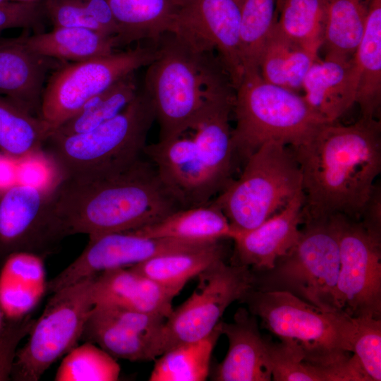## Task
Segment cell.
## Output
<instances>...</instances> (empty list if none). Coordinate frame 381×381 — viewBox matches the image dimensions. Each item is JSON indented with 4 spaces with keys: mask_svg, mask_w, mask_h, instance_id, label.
Masks as SVG:
<instances>
[{
    "mask_svg": "<svg viewBox=\"0 0 381 381\" xmlns=\"http://www.w3.org/2000/svg\"><path fill=\"white\" fill-rule=\"evenodd\" d=\"M220 241L187 250L169 253L128 268L141 274L176 296L187 282L212 264L225 259Z\"/></svg>",
    "mask_w": 381,
    "mask_h": 381,
    "instance_id": "cell-28",
    "label": "cell"
},
{
    "mask_svg": "<svg viewBox=\"0 0 381 381\" xmlns=\"http://www.w3.org/2000/svg\"><path fill=\"white\" fill-rule=\"evenodd\" d=\"M213 242L147 237L131 231L89 236L81 254L48 281L47 291L53 293L107 270L127 268L158 255L191 250Z\"/></svg>",
    "mask_w": 381,
    "mask_h": 381,
    "instance_id": "cell-13",
    "label": "cell"
},
{
    "mask_svg": "<svg viewBox=\"0 0 381 381\" xmlns=\"http://www.w3.org/2000/svg\"><path fill=\"white\" fill-rule=\"evenodd\" d=\"M6 1H8L7 0H0V4L4 3Z\"/></svg>",
    "mask_w": 381,
    "mask_h": 381,
    "instance_id": "cell-49",
    "label": "cell"
},
{
    "mask_svg": "<svg viewBox=\"0 0 381 381\" xmlns=\"http://www.w3.org/2000/svg\"><path fill=\"white\" fill-rule=\"evenodd\" d=\"M267 351L272 380L326 381L320 370L306 361L303 351L295 342L267 339Z\"/></svg>",
    "mask_w": 381,
    "mask_h": 381,
    "instance_id": "cell-39",
    "label": "cell"
},
{
    "mask_svg": "<svg viewBox=\"0 0 381 381\" xmlns=\"http://www.w3.org/2000/svg\"><path fill=\"white\" fill-rule=\"evenodd\" d=\"M241 4V0H186L170 32L194 48L217 52L235 90L243 76Z\"/></svg>",
    "mask_w": 381,
    "mask_h": 381,
    "instance_id": "cell-14",
    "label": "cell"
},
{
    "mask_svg": "<svg viewBox=\"0 0 381 381\" xmlns=\"http://www.w3.org/2000/svg\"><path fill=\"white\" fill-rule=\"evenodd\" d=\"M53 60L30 48L23 35L0 37V96L40 117L45 81Z\"/></svg>",
    "mask_w": 381,
    "mask_h": 381,
    "instance_id": "cell-21",
    "label": "cell"
},
{
    "mask_svg": "<svg viewBox=\"0 0 381 381\" xmlns=\"http://www.w3.org/2000/svg\"><path fill=\"white\" fill-rule=\"evenodd\" d=\"M304 202L302 190L282 210L257 227L236 233L231 238L234 242L231 263L247 266L252 271L272 268L299 237Z\"/></svg>",
    "mask_w": 381,
    "mask_h": 381,
    "instance_id": "cell-17",
    "label": "cell"
},
{
    "mask_svg": "<svg viewBox=\"0 0 381 381\" xmlns=\"http://www.w3.org/2000/svg\"><path fill=\"white\" fill-rule=\"evenodd\" d=\"M318 58V53L286 38L275 22L260 54L259 73L265 81L299 93L306 73Z\"/></svg>",
    "mask_w": 381,
    "mask_h": 381,
    "instance_id": "cell-30",
    "label": "cell"
},
{
    "mask_svg": "<svg viewBox=\"0 0 381 381\" xmlns=\"http://www.w3.org/2000/svg\"><path fill=\"white\" fill-rule=\"evenodd\" d=\"M5 315L0 307V334L1 332V331L3 330L4 329V327L5 325V323L4 322V318Z\"/></svg>",
    "mask_w": 381,
    "mask_h": 381,
    "instance_id": "cell-46",
    "label": "cell"
},
{
    "mask_svg": "<svg viewBox=\"0 0 381 381\" xmlns=\"http://www.w3.org/2000/svg\"><path fill=\"white\" fill-rule=\"evenodd\" d=\"M52 129L40 117L0 96V152L16 161L42 152Z\"/></svg>",
    "mask_w": 381,
    "mask_h": 381,
    "instance_id": "cell-32",
    "label": "cell"
},
{
    "mask_svg": "<svg viewBox=\"0 0 381 381\" xmlns=\"http://www.w3.org/2000/svg\"><path fill=\"white\" fill-rule=\"evenodd\" d=\"M43 4L54 28H85L118 35V25L107 0H43Z\"/></svg>",
    "mask_w": 381,
    "mask_h": 381,
    "instance_id": "cell-37",
    "label": "cell"
},
{
    "mask_svg": "<svg viewBox=\"0 0 381 381\" xmlns=\"http://www.w3.org/2000/svg\"><path fill=\"white\" fill-rule=\"evenodd\" d=\"M352 354L370 381L381 380V318L353 317Z\"/></svg>",
    "mask_w": 381,
    "mask_h": 381,
    "instance_id": "cell-40",
    "label": "cell"
},
{
    "mask_svg": "<svg viewBox=\"0 0 381 381\" xmlns=\"http://www.w3.org/2000/svg\"><path fill=\"white\" fill-rule=\"evenodd\" d=\"M222 334L229 342L224 360L212 373L214 381H270L267 339L259 329L257 317L246 308H239L231 322L221 321Z\"/></svg>",
    "mask_w": 381,
    "mask_h": 381,
    "instance_id": "cell-20",
    "label": "cell"
},
{
    "mask_svg": "<svg viewBox=\"0 0 381 381\" xmlns=\"http://www.w3.org/2000/svg\"><path fill=\"white\" fill-rule=\"evenodd\" d=\"M220 323L205 337L181 344L155 360L150 381H204L210 374L213 349L222 335Z\"/></svg>",
    "mask_w": 381,
    "mask_h": 381,
    "instance_id": "cell-33",
    "label": "cell"
},
{
    "mask_svg": "<svg viewBox=\"0 0 381 381\" xmlns=\"http://www.w3.org/2000/svg\"><path fill=\"white\" fill-rule=\"evenodd\" d=\"M46 20L43 0L0 4V32L16 28L42 32Z\"/></svg>",
    "mask_w": 381,
    "mask_h": 381,
    "instance_id": "cell-41",
    "label": "cell"
},
{
    "mask_svg": "<svg viewBox=\"0 0 381 381\" xmlns=\"http://www.w3.org/2000/svg\"><path fill=\"white\" fill-rule=\"evenodd\" d=\"M48 282L42 255L16 251L8 255L0 270V307L8 320L24 318L47 291Z\"/></svg>",
    "mask_w": 381,
    "mask_h": 381,
    "instance_id": "cell-24",
    "label": "cell"
},
{
    "mask_svg": "<svg viewBox=\"0 0 381 381\" xmlns=\"http://www.w3.org/2000/svg\"><path fill=\"white\" fill-rule=\"evenodd\" d=\"M17 183V161L0 152V195Z\"/></svg>",
    "mask_w": 381,
    "mask_h": 381,
    "instance_id": "cell-45",
    "label": "cell"
},
{
    "mask_svg": "<svg viewBox=\"0 0 381 381\" xmlns=\"http://www.w3.org/2000/svg\"><path fill=\"white\" fill-rule=\"evenodd\" d=\"M233 111L234 154L245 160L269 141L290 147L305 143L328 122L303 95L265 81L259 72L243 75L235 90Z\"/></svg>",
    "mask_w": 381,
    "mask_h": 381,
    "instance_id": "cell-6",
    "label": "cell"
},
{
    "mask_svg": "<svg viewBox=\"0 0 381 381\" xmlns=\"http://www.w3.org/2000/svg\"><path fill=\"white\" fill-rule=\"evenodd\" d=\"M23 38L39 54L71 63L109 54L119 47L116 37L85 28L57 27Z\"/></svg>",
    "mask_w": 381,
    "mask_h": 381,
    "instance_id": "cell-27",
    "label": "cell"
},
{
    "mask_svg": "<svg viewBox=\"0 0 381 381\" xmlns=\"http://www.w3.org/2000/svg\"><path fill=\"white\" fill-rule=\"evenodd\" d=\"M358 72L354 59L315 60L302 85L303 97L328 122L337 121L356 104Z\"/></svg>",
    "mask_w": 381,
    "mask_h": 381,
    "instance_id": "cell-22",
    "label": "cell"
},
{
    "mask_svg": "<svg viewBox=\"0 0 381 381\" xmlns=\"http://www.w3.org/2000/svg\"><path fill=\"white\" fill-rule=\"evenodd\" d=\"M359 221L370 233L381 236V186L375 182Z\"/></svg>",
    "mask_w": 381,
    "mask_h": 381,
    "instance_id": "cell-44",
    "label": "cell"
},
{
    "mask_svg": "<svg viewBox=\"0 0 381 381\" xmlns=\"http://www.w3.org/2000/svg\"><path fill=\"white\" fill-rule=\"evenodd\" d=\"M157 52V42H150L61 66L46 83L40 118L54 130L93 97L136 70L147 66Z\"/></svg>",
    "mask_w": 381,
    "mask_h": 381,
    "instance_id": "cell-10",
    "label": "cell"
},
{
    "mask_svg": "<svg viewBox=\"0 0 381 381\" xmlns=\"http://www.w3.org/2000/svg\"><path fill=\"white\" fill-rule=\"evenodd\" d=\"M302 190V174L291 147L269 141L212 202L225 214L234 235L257 227Z\"/></svg>",
    "mask_w": 381,
    "mask_h": 381,
    "instance_id": "cell-8",
    "label": "cell"
},
{
    "mask_svg": "<svg viewBox=\"0 0 381 381\" xmlns=\"http://www.w3.org/2000/svg\"><path fill=\"white\" fill-rule=\"evenodd\" d=\"M50 190L17 183L0 195V255L42 256L60 241L49 214Z\"/></svg>",
    "mask_w": 381,
    "mask_h": 381,
    "instance_id": "cell-16",
    "label": "cell"
},
{
    "mask_svg": "<svg viewBox=\"0 0 381 381\" xmlns=\"http://www.w3.org/2000/svg\"><path fill=\"white\" fill-rule=\"evenodd\" d=\"M339 250L338 309L351 317L381 318V236L359 220L331 215Z\"/></svg>",
    "mask_w": 381,
    "mask_h": 381,
    "instance_id": "cell-12",
    "label": "cell"
},
{
    "mask_svg": "<svg viewBox=\"0 0 381 381\" xmlns=\"http://www.w3.org/2000/svg\"><path fill=\"white\" fill-rule=\"evenodd\" d=\"M95 276L52 293L25 344L17 351L12 380L37 381L54 363L78 345L94 306Z\"/></svg>",
    "mask_w": 381,
    "mask_h": 381,
    "instance_id": "cell-9",
    "label": "cell"
},
{
    "mask_svg": "<svg viewBox=\"0 0 381 381\" xmlns=\"http://www.w3.org/2000/svg\"><path fill=\"white\" fill-rule=\"evenodd\" d=\"M284 0H277V11L279 9Z\"/></svg>",
    "mask_w": 381,
    "mask_h": 381,
    "instance_id": "cell-47",
    "label": "cell"
},
{
    "mask_svg": "<svg viewBox=\"0 0 381 381\" xmlns=\"http://www.w3.org/2000/svg\"><path fill=\"white\" fill-rule=\"evenodd\" d=\"M300 235L274 266L252 271L253 289L284 291L327 311H340L337 304L339 271L337 234L332 216L306 219Z\"/></svg>",
    "mask_w": 381,
    "mask_h": 381,
    "instance_id": "cell-7",
    "label": "cell"
},
{
    "mask_svg": "<svg viewBox=\"0 0 381 381\" xmlns=\"http://www.w3.org/2000/svg\"><path fill=\"white\" fill-rule=\"evenodd\" d=\"M8 1H18V2H25V1H32L37 0H7Z\"/></svg>",
    "mask_w": 381,
    "mask_h": 381,
    "instance_id": "cell-48",
    "label": "cell"
},
{
    "mask_svg": "<svg viewBox=\"0 0 381 381\" xmlns=\"http://www.w3.org/2000/svg\"><path fill=\"white\" fill-rule=\"evenodd\" d=\"M134 76L131 73L93 97L52 133L71 135L88 132L117 115L139 90Z\"/></svg>",
    "mask_w": 381,
    "mask_h": 381,
    "instance_id": "cell-34",
    "label": "cell"
},
{
    "mask_svg": "<svg viewBox=\"0 0 381 381\" xmlns=\"http://www.w3.org/2000/svg\"><path fill=\"white\" fill-rule=\"evenodd\" d=\"M291 147L302 174L303 221L336 214L359 220L381 171L380 121L361 116L347 126L327 122Z\"/></svg>",
    "mask_w": 381,
    "mask_h": 381,
    "instance_id": "cell-2",
    "label": "cell"
},
{
    "mask_svg": "<svg viewBox=\"0 0 381 381\" xmlns=\"http://www.w3.org/2000/svg\"><path fill=\"white\" fill-rule=\"evenodd\" d=\"M186 0H107L119 28V47L147 40L157 42L171 32Z\"/></svg>",
    "mask_w": 381,
    "mask_h": 381,
    "instance_id": "cell-25",
    "label": "cell"
},
{
    "mask_svg": "<svg viewBox=\"0 0 381 381\" xmlns=\"http://www.w3.org/2000/svg\"><path fill=\"white\" fill-rule=\"evenodd\" d=\"M157 44L143 88L154 107L159 140H164L190 129L207 106L234 97L235 89L214 51L194 48L172 32Z\"/></svg>",
    "mask_w": 381,
    "mask_h": 381,
    "instance_id": "cell-3",
    "label": "cell"
},
{
    "mask_svg": "<svg viewBox=\"0 0 381 381\" xmlns=\"http://www.w3.org/2000/svg\"><path fill=\"white\" fill-rule=\"evenodd\" d=\"M154 121L153 104L143 88L120 113L88 132L51 133L42 152L59 179L114 173L141 157Z\"/></svg>",
    "mask_w": 381,
    "mask_h": 381,
    "instance_id": "cell-5",
    "label": "cell"
},
{
    "mask_svg": "<svg viewBox=\"0 0 381 381\" xmlns=\"http://www.w3.org/2000/svg\"><path fill=\"white\" fill-rule=\"evenodd\" d=\"M181 208L155 165L141 157L114 173L60 179L49 192V214L60 240L135 230Z\"/></svg>",
    "mask_w": 381,
    "mask_h": 381,
    "instance_id": "cell-1",
    "label": "cell"
},
{
    "mask_svg": "<svg viewBox=\"0 0 381 381\" xmlns=\"http://www.w3.org/2000/svg\"><path fill=\"white\" fill-rule=\"evenodd\" d=\"M327 0H284L276 25L289 40L315 52L321 49Z\"/></svg>",
    "mask_w": 381,
    "mask_h": 381,
    "instance_id": "cell-35",
    "label": "cell"
},
{
    "mask_svg": "<svg viewBox=\"0 0 381 381\" xmlns=\"http://www.w3.org/2000/svg\"><path fill=\"white\" fill-rule=\"evenodd\" d=\"M354 59L358 72L356 103L362 117L378 119L381 107V0H371Z\"/></svg>",
    "mask_w": 381,
    "mask_h": 381,
    "instance_id": "cell-29",
    "label": "cell"
},
{
    "mask_svg": "<svg viewBox=\"0 0 381 381\" xmlns=\"http://www.w3.org/2000/svg\"><path fill=\"white\" fill-rule=\"evenodd\" d=\"M197 277L198 283L192 294L165 320L159 340L160 355L210 334L226 308L253 287L250 267L229 265L225 260L216 262Z\"/></svg>",
    "mask_w": 381,
    "mask_h": 381,
    "instance_id": "cell-11",
    "label": "cell"
},
{
    "mask_svg": "<svg viewBox=\"0 0 381 381\" xmlns=\"http://www.w3.org/2000/svg\"><path fill=\"white\" fill-rule=\"evenodd\" d=\"M162 315L109 305H95L81 339L101 347L115 358L155 361L159 354Z\"/></svg>",
    "mask_w": 381,
    "mask_h": 381,
    "instance_id": "cell-15",
    "label": "cell"
},
{
    "mask_svg": "<svg viewBox=\"0 0 381 381\" xmlns=\"http://www.w3.org/2000/svg\"><path fill=\"white\" fill-rule=\"evenodd\" d=\"M175 296L169 290L128 267L107 270L94 278V306H114L160 315L167 319L174 309Z\"/></svg>",
    "mask_w": 381,
    "mask_h": 381,
    "instance_id": "cell-23",
    "label": "cell"
},
{
    "mask_svg": "<svg viewBox=\"0 0 381 381\" xmlns=\"http://www.w3.org/2000/svg\"><path fill=\"white\" fill-rule=\"evenodd\" d=\"M59 180L51 162L42 152L17 161V183L47 190Z\"/></svg>",
    "mask_w": 381,
    "mask_h": 381,
    "instance_id": "cell-43",
    "label": "cell"
},
{
    "mask_svg": "<svg viewBox=\"0 0 381 381\" xmlns=\"http://www.w3.org/2000/svg\"><path fill=\"white\" fill-rule=\"evenodd\" d=\"M143 154L151 159L160 180L183 208L210 202L193 137H184L183 133L146 145Z\"/></svg>",
    "mask_w": 381,
    "mask_h": 381,
    "instance_id": "cell-18",
    "label": "cell"
},
{
    "mask_svg": "<svg viewBox=\"0 0 381 381\" xmlns=\"http://www.w3.org/2000/svg\"><path fill=\"white\" fill-rule=\"evenodd\" d=\"M131 231L147 237L202 242L231 239L234 236L226 217L212 202L179 209L157 222Z\"/></svg>",
    "mask_w": 381,
    "mask_h": 381,
    "instance_id": "cell-26",
    "label": "cell"
},
{
    "mask_svg": "<svg viewBox=\"0 0 381 381\" xmlns=\"http://www.w3.org/2000/svg\"><path fill=\"white\" fill-rule=\"evenodd\" d=\"M234 99L224 98L207 106L190 128L195 131L193 139L211 198L231 181L235 154L229 116Z\"/></svg>",
    "mask_w": 381,
    "mask_h": 381,
    "instance_id": "cell-19",
    "label": "cell"
},
{
    "mask_svg": "<svg viewBox=\"0 0 381 381\" xmlns=\"http://www.w3.org/2000/svg\"><path fill=\"white\" fill-rule=\"evenodd\" d=\"M280 340L298 345L326 381H370L352 354L353 317L327 311L284 291L252 288L241 300Z\"/></svg>",
    "mask_w": 381,
    "mask_h": 381,
    "instance_id": "cell-4",
    "label": "cell"
},
{
    "mask_svg": "<svg viewBox=\"0 0 381 381\" xmlns=\"http://www.w3.org/2000/svg\"><path fill=\"white\" fill-rule=\"evenodd\" d=\"M277 0H241L240 54L245 73L259 72L265 41L277 20Z\"/></svg>",
    "mask_w": 381,
    "mask_h": 381,
    "instance_id": "cell-36",
    "label": "cell"
},
{
    "mask_svg": "<svg viewBox=\"0 0 381 381\" xmlns=\"http://www.w3.org/2000/svg\"><path fill=\"white\" fill-rule=\"evenodd\" d=\"M121 372L116 358L90 341L76 345L64 355L56 381H116Z\"/></svg>",
    "mask_w": 381,
    "mask_h": 381,
    "instance_id": "cell-38",
    "label": "cell"
},
{
    "mask_svg": "<svg viewBox=\"0 0 381 381\" xmlns=\"http://www.w3.org/2000/svg\"><path fill=\"white\" fill-rule=\"evenodd\" d=\"M325 59L348 61L354 57L364 32L371 0H327Z\"/></svg>",
    "mask_w": 381,
    "mask_h": 381,
    "instance_id": "cell-31",
    "label": "cell"
},
{
    "mask_svg": "<svg viewBox=\"0 0 381 381\" xmlns=\"http://www.w3.org/2000/svg\"><path fill=\"white\" fill-rule=\"evenodd\" d=\"M35 320L30 314L8 320L0 334V381L11 379L13 366L20 342L30 333Z\"/></svg>",
    "mask_w": 381,
    "mask_h": 381,
    "instance_id": "cell-42",
    "label": "cell"
}]
</instances>
